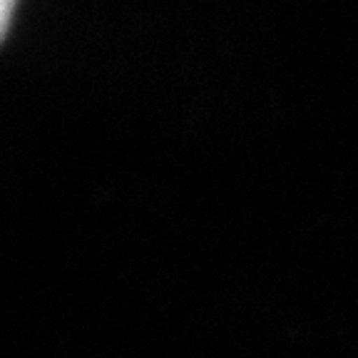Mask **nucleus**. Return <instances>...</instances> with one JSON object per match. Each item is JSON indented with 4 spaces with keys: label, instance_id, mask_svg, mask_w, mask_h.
<instances>
[{
    "label": "nucleus",
    "instance_id": "nucleus-1",
    "mask_svg": "<svg viewBox=\"0 0 358 358\" xmlns=\"http://www.w3.org/2000/svg\"><path fill=\"white\" fill-rule=\"evenodd\" d=\"M0 6H3V13H0V20H3V35H6V33H8V28H10L13 8H15V0H0Z\"/></svg>",
    "mask_w": 358,
    "mask_h": 358
}]
</instances>
